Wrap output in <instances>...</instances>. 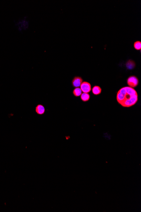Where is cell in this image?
Here are the masks:
<instances>
[{
    "mask_svg": "<svg viewBox=\"0 0 141 212\" xmlns=\"http://www.w3.org/2000/svg\"><path fill=\"white\" fill-rule=\"evenodd\" d=\"M117 102L123 107H130L136 104L138 100L136 90L129 87L121 88L117 94Z\"/></svg>",
    "mask_w": 141,
    "mask_h": 212,
    "instance_id": "1",
    "label": "cell"
},
{
    "mask_svg": "<svg viewBox=\"0 0 141 212\" xmlns=\"http://www.w3.org/2000/svg\"><path fill=\"white\" fill-rule=\"evenodd\" d=\"M127 83L129 87L134 88L138 86L139 83V81L136 76H130L127 79Z\"/></svg>",
    "mask_w": 141,
    "mask_h": 212,
    "instance_id": "2",
    "label": "cell"
},
{
    "mask_svg": "<svg viewBox=\"0 0 141 212\" xmlns=\"http://www.w3.org/2000/svg\"><path fill=\"white\" fill-rule=\"evenodd\" d=\"M80 87L82 92H83V93H89L91 91V84L88 82H83Z\"/></svg>",
    "mask_w": 141,
    "mask_h": 212,
    "instance_id": "3",
    "label": "cell"
},
{
    "mask_svg": "<svg viewBox=\"0 0 141 212\" xmlns=\"http://www.w3.org/2000/svg\"><path fill=\"white\" fill-rule=\"evenodd\" d=\"M82 82H83V79L81 77H79V76H75L72 80V85L73 87L77 88V87H80Z\"/></svg>",
    "mask_w": 141,
    "mask_h": 212,
    "instance_id": "4",
    "label": "cell"
},
{
    "mask_svg": "<svg viewBox=\"0 0 141 212\" xmlns=\"http://www.w3.org/2000/svg\"><path fill=\"white\" fill-rule=\"evenodd\" d=\"M35 112L38 115H43L45 112V109L42 105L38 104L36 107Z\"/></svg>",
    "mask_w": 141,
    "mask_h": 212,
    "instance_id": "5",
    "label": "cell"
},
{
    "mask_svg": "<svg viewBox=\"0 0 141 212\" xmlns=\"http://www.w3.org/2000/svg\"><path fill=\"white\" fill-rule=\"evenodd\" d=\"M92 93L95 95H99L101 93L102 89L99 86H95L92 88Z\"/></svg>",
    "mask_w": 141,
    "mask_h": 212,
    "instance_id": "6",
    "label": "cell"
},
{
    "mask_svg": "<svg viewBox=\"0 0 141 212\" xmlns=\"http://www.w3.org/2000/svg\"><path fill=\"white\" fill-rule=\"evenodd\" d=\"M80 98L82 101L87 102L89 100L90 95L88 93H82L80 96Z\"/></svg>",
    "mask_w": 141,
    "mask_h": 212,
    "instance_id": "7",
    "label": "cell"
},
{
    "mask_svg": "<svg viewBox=\"0 0 141 212\" xmlns=\"http://www.w3.org/2000/svg\"><path fill=\"white\" fill-rule=\"evenodd\" d=\"M73 94L74 96L76 97H78L81 96V94H82V91L81 90L80 88L77 87L73 90Z\"/></svg>",
    "mask_w": 141,
    "mask_h": 212,
    "instance_id": "8",
    "label": "cell"
},
{
    "mask_svg": "<svg viewBox=\"0 0 141 212\" xmlns=\"http://www.w3.org/2000/svg\"><path fill=\"white\" fill-rule=\"evenodd\" d=\"M126 67L129 70H132L135 67V64L133 61L129 60L126 63Z\"/></svg>",
    "mask_w": 141,
    "mask_h": 212,
    "instance_id": "9",
    "label": "cell"
},
{
    "mask_svg": "<svg viewBox=\"0 0 141 212\" xmlns=\"http://www.w3.org/2000/svg\"><path fill=\"white\" fill-rule=\"evenodd\" d=\"M134 48L136 50H140L141 49V42L140 41H137L134 43L133 45Z\"/></svg>",
    "mask_w": 141,
    "mask_h": 212,
    "instance_id": "10",
    "label": "cell"
}]
</instances>
